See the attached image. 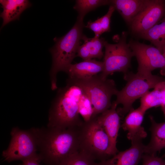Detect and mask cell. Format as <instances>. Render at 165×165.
I'll return each mask as SVG.
<instances>
[{
	"label": "cell",
	"instance_id": "cell-16",
	"mask_svg": "<svg viewBox=\"0 0 165 165\" xmlns=\"http://www.w3.org/2000/svg\"><path fill=\"white\" fill-rule=\"evenodd\" d=\"M3 9L0 17L3 19L2 27L10 22L18 20L21 13L31 6L28 0H0Z\"/></svg>",
	"mask_w": 165,
	"mask_h": 165
},
{
	"label": "cell",
	"instance_id": "cell-9",
	"mask_svg": "<svg viewBox=\"0 0 165 165\" xmlns=\"http://www.w3.org/2000/svg\"><path fill=\"white\" fill-rule=\"evenodd\" d=\"M165 14V1L146 0L129 25L131 32L139 37L158 23Z\"/></svg>",
	"mask_w": 165,
	"mask_h": 165
},
{
	"label": "cell",
	"instance_id": "cell-11",
	"mask_svg": "<svg viewBox=\"0 0 165 165\" xmlns=\"http://www.w3.org/2000/svg\"><path fill=\"white\" fill-rule=\"evenodd\" d=\"M117 106L114 101L109 109L97 116V121L104 129L109 139L108 154L110 158L118 152L116 142L120 127V118L116 109Z\"/></svg>",
	"mask_w": 165,
	"mask_h": 165
},
{
	"label": "cell",
	"instance_id": "cell-19",
	"mask_svg": "<svg viewBox=\"0 0 165 165\" xmlns=\"http://www.w3.org/2000/svg\"><path fill=\"white\" fill-rule=\"evenodd\" d=\"M165 104V81L158 83L154 90L148 91L141 98L140 107L145 112L154 107Z\"/></svg>",
	"mask_w": 165,
	"mask_h": 165
},
{
	"label": "cell",
	"instance_id": "cell-27",
	"mask_svg": "<svg viewBox=\"0 0 165 165\" xmlns=\"http://www.w3.org/2000/svg\"><path fill=\"white\" fill-rule=\"evenodd\" d=\"M41 161L38 155L36 157L22 161L20 165H41L40 163Z\"/></svg>",
	"mask_w": 165,
	"mask_h": 165
},
{
	"label": "cell",
	"instance_id": "cell-26",
	"mask_svg": "<svg viewBox=\"0 0 165 165\" xmlns=\"http://www.w3.org/2000/svg\"><path fill=\"white\" fill-rule=\"evenodd\" d=\"M84 27L94 32V36L96 37H100V35L103 33L99 18L94 21H89Z\"/></svg>",
	"mask_w": 165,
	"mask_h": 165
},
{
	"label": "cell",
	"instance_id": "cell-18",
	"mask_svg": "<svg viewBox=\"0 0 165 165\" xmlns=\"http://www.w3.org/2000/svg\"><path fill=\"white\" fill-rule=\"evenodd\" d=\"M146 0H112L113 5L129 25L144 7Z\"/></svg>",
	"mask_w": 165,
	"mask_h": 165
},
{
	"label": "cell",
	"instance_id": "cell-25",
	"mask_svg": "<svg viewBox=\"0 0 165 165\" xmlns=\"http://www.w3.org/2000/svg\"><path fill=\"white\" fill-rule=\"evenodd\" d=\"M142 158V165H165V160L156 155L145 154Z\"/></svg>",
	"mask_w": 165,
	"mask_h": 165
},
{
	"label": "cell",
	"instance_id": "cell-2",
	"mask_svg": "<svg viewBox=\"0 0 165 165\" xmlns=\"http://www.w3.org/2000/svg\"><path fill=\"white\" fill-rule=\"evenodd\" d=\"M82 93L77 87L66 84L59 88L49 111L47 127L68 128L83 124L80 116L78 102Z\"/></svg>",
	"mask_w": 165,
	"mask_h": 165
},
{
	"label": "cell",
	"instance_id": "cell-23",
	"mask_svg": "<svg viewBox=\"0 0 165 165\" xmlns=\"http://www.w3.org/2000/svg\"><path fill=\"white\" fill-rule=\"evenodd\" d=\"M78 103L79 112L83 120L87 121L90 120L93 116V108L88 98L82 93Z\"/></svg>",
	"mask_w": 165,
	"mask_h": 165
},
{
	"label": "cell",
	"instance_id": "cell-3",
	"mask_svg": "<svg viewBox=\"0 0 165 165\" xmlns=\"http://www.w3.org/2000/svg\"><path fill=\"white\" fill-rule=\"evenodd\" d=\"M84 26L83 20L77 19L73 27L65 35L54 39L55 45L50 50L52 58L50 72L52 90L57 88V73L60 71L64 72L76 57L83 35L82 31Z\"/></svg>",
	"mask_w": 165,
	"mask_h": 165
},
{
	"label": "cell",
	"instance_id": "cell-4",
	"mask_svg": "<svg viewBox=\"0 0 165 165\" xmlns=\"http://www.w3.org/2000/svg\"><path fill=\"white\" fill-rule=\"evenodd\" d=\"M66 84L78 87L88 98L93 108L92 118L111 107L112 97L118 91L113 80L104 79L99 74L82 78L68 77Z\"/></svg>",
	"mask_w": 165,
	"mask_h": 165
},
{
	"label": "cell",
	"instance_id": "cell-15",
	"mask_svg": "<svg viewBox=\"0 0 165 165\" xmlns=\"http://www.w3.org/2000/svg\"><path fill=\"white\" fill-rule=\"evenodd\" d=\"M104 68L103 61L95 59L83 60L75 64H71L65 72L68 77L82 78L92 76L101 73Z\"/></svg>",
	"mask_w": 165,
	"mask_h": 165
},
{
	"label": "cell",
	"instance_id": "cell-5",
	"mask_svg": "<svg viewBox=\"0 0 165 165\" xmlns=\"http://www.w3.org/2000/svg\"><path fill=\"white\" fill-rule=\"evenodd\" d=\"M124 78L127 83L116 95V105L122 107L117 109L119 115L123 116L133 108L132 105L137 99L142 97L151 89L165 81L162 77L153 75L152 72L138 71L136 73L127 72Z\"/></svg>",
	"mask_w": 165,
	"mask_h": 165
},
{
	"label": "cell",
	"instance_id": "cell-1",
	"mask_svg": "<svg viewBox=\"0 0 165 165\" xmlns=\"http://www.w3.org/2000/svg\"><path fill=\"white\" fill-rule=\"evenodd\" d=\"M82 126L68 128H37L38 153L42 161L46 165H61L79 151Z\"/></svg>",
	"mask_w": 165,
	"mask_h": 165
},
{
	"label": "cell",
	"instance_id": "cell-6",
	"mask_svg": "<svg viewBox=\"0 0 165 165\" xmlns=\"http://www.w3.org/2000/svg\"><path fill=\"white\" fill-rule=\"evenodd\" d=\"M80 150L95 160L103 161L110 158L108 152L110 141L97 116L84 121L80 130Z\"/></svg>",
	"mask_w": 165,
	"mask_h": 165
},
{
	"label": "cell",
	"instance_id": "cell-12",
	"mask_svg": "<svg viewBox=\"0 0 165 165\" xmlns=\"http://www.w3.org/2000/svg\"><path fill=\"white\" fill-rule=\"evenodd\" d=\"M145 146L142 141L131 143L129 148L97 163V165H137L145 154Z\"/></svg>",
	"mask_w": 165,
	"mask_h": 165
},
{
	"label": "cell",
	"instance_id": "cell-8",
	"mask_svg": "<svg viewBox=\"0 0 165 165\" xmlns=\"http://www.w3.org/2000/svg\"><path fill=\"white\" fill-rule=\"evenodd\" d=\"M127 33L123 31L117 43H108L107 41L105 45V51L104 56V68L99 74L104 79L116 72H128L130 67L131 61L134 57L128 43L127 42Z\"/></svg>",
	"mask_w": 165,
	"mask_h": 165
},
{
	"label": "cell",
	"instance_id": "cell-17",
	"mask_svg": "<svg viewBox=\"0 0 165 165\" xmlns=\"http://www.w3.org/2000/svg\"><path fill=\"white\" fill-rule=\"evenodd\" d=\"M151 122V137L149 144L145 146V154L155 155L165 148V122L156 123L152 116H149Z\"/></svg>",
	"mask_w": 165,
	"mask_h": 165
},
{
	"label": "cell",
	"instance_id": "cell-7",
	"mask_svg": "<svg viewBox=\"0 0 165 165\" xmlns=\"http://www.w3.org/2000/svg\"><path fill=\"white\" fill-rule=\"evenodd\" d=\"M8 148L2 152L4 160L8 162L21 161L38 155V139L37 128L24 130L13 127Z\"/></svg>",
	"mask_w": 165,
	"mask_h": 165
},
{
	"label": "cell",
	"instance_id": "cell-28",
	"mask_svg": "<svg viewBox=\"0 0 165 165\" xmlns=\"http://www.w3.org/2000/svg\"><path fill=\"white\" fill-rule=\"evenodd\" d=\"M162 109L165 116V104L161 106Z\"/></svg>",
	"mask_w": 165,
	"mask_h": 165
},
{
	"label": "cell",
	"instance_id": "cell-21",
	"mask_svg": "<svg viewBox=\"0 0 165 165\" xmlns=\"http://www.w3.org/2000/svg\"><path fill=\"white\" fill-rule=\"evenodd\" d=\"M111 0H76L73 7L78 13L77 19L83 20L89 12L98 7L106 5H110Z\"/></svg>",
	"mask_w": 165,
	"mask_h": 165
},
{
	"label": "cell",
	"instance_id": "cell-22",
	"mask_svg": "<svg viewBox=\"0 0 165 165\" xmlns=\"http://www.w3.org/2000/svg\"><path fill=\"white\" fill-rule=\"evenodd\" d=\"M97 163L91 156L79 151L66 159L61 165H97Z\"/></svg>",
	"mask_w": 165,
	"mask_h": 165
},
{
	"label": "cell",
	"instance_id": "cell-30",
	"mask_svg": "<svg viewBox=\"0 0 165 165\" xmlns=\"http://www.w3.org/2000/svg\"><path fill=\"white\" fill-rule=\"evenodd\" d=\"M165 157V153H164V154L163 155V156H162V158H163L164 157Z\"/></svg>",
	"mask_w": 165,
	"mask_h": 165
},
{
	"label": "cell",
	"instance_id": "cell-14",
	"mask_svg": "<svg viewBox=\"0 0 165 165\" xmlns=\"http://www.w3.org/2000/svg\"><path fill=\"white\" fill-rule=\"evenodd\" d=\"M82 40L84 43L79 46L76 57L86 60L94 58L101 59L104 56L102 50L106 41L104 38L95 36L88 38L83 35Z\"/></svg>",
	"mask_w": 165,
	"mask_h": 165
},
{
	"label": "cell",
	"instance_id": "cell-13",
	"mask_svg": "<svg viewBox=\"0 0 165 165\" xmlns=\"http://www.w3.org/2000/svg\"><path fill=\"white\" fill-rule=\"evenodd\" d=\"M145 112L140 107L131 109L125 117L121 127L128 132L127 138L131 143L141 141L147 133L141 126Z\"/></svg>",
	"mask_w": 165,
	"mask_h": 165
},
{
	"label": "cell",
	"instance_id": "cell-10",
	"mask_svg": "<svg viewBox=\"0 0 165 165\" xmlns=\"http://www.w3.org/2000/svg\"><path fill=\"white\" fill-rule=\"evenodd\" d=\"M128 43L137 60L138 71L151 72L157 68L165 71V58L157 47L133 39Z\"/></svg>",
	"mask_w": 165,
	"mask_h": 165
},
{
	"label": "cell",
	"instance_id": "cell-24",
	"mask_svg": "<svg viewBox=\"0 0 165 165\" xmlns=\"http://www.w3.org/2000/svg\"><path fill=\"white\" fill-rule=\"evenodd\" d=\"M115 10L114 6L110 5L107 13L104 16L99 18L103 33L110 31V23L111 17Z\"/></svg>",
	"mask_w": 165,
	"mask_h": 165
},
{
	"label": "cell",
	"instance_id": "cell-20",
	"mask_svg": "<svg viewBox=\"0 0 165 165\" xmlns=\"http://www.w3.org/2000/svg\"><path fill=\"white\" fill-rule=\"evenodd\" d=\"M140 37L149 41L161 52L165 47V17Z\"/></svg>",
	"mask_w": 165,
	"mask_h": 165
},
{
	"label": "cell",
	"instance_id": "cell-29",
	"mask_svg": "<svg viewBox=\"0 0 165 165\" xmlns=\"http://www.w3.org/2000/svg\"><path fill=\"white\" fill-rule=\"evenodd\" d=\"M161 52L165 58V47L162 50Z\"/></svg>",
	"mask_w": 165,
	"mask_h": 165
}]
</instances>
